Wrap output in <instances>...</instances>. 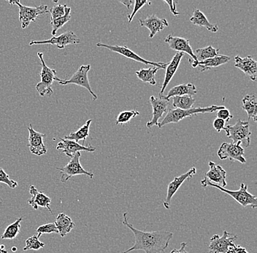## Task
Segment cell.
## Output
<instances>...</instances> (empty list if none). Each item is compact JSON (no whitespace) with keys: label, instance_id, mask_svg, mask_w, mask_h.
Wrapping results in <instances>:
<instances>
[{"label":"cell","instance_id":"28","mask_svg":"<svg viewBox=\"0 0 257 253\" xmlns=\"http://www.w3.org/2000/svg\"><path fill=\"white\" fill-rule=\"evenodd\" d=\"M91 122H92V120H88L86 123L82 126L78 131L70 133L68 135L65 136L64 139H70V140L75 141L76 142H79L80 140H83V144H84L85 140L89 135V128Z\"/></svg>","mask_w":257,"mask_h":253},{"label":"cell","instance_id":"37","mask_svg":"<svg viewBox=\"0 0 257 253\" xmlns=\"http://www.w3.org/2000/svg\"><path fill=\"white\" fill-rule=\"evenodd\" d=\"M66 7H67L66 5H64V6L56 5V6H53L49 11L51 15V21L63 17L65 14Z\"/></svg>","mask_w":257,"mask_h":253},{"label":"cell","instance_id":"14","mask_svg":"<svg viewBox=\"0 0 257 253\" xmlns=\"http://www.w3.org/2000/svg\"><path fill=\"white\" fill-rule=\"evenodd\" d=\"M150 102L153 108V117L152 119L146 123V126L149 129L154 126H158L160 118L168 111L170 99H165L164 96L159 98L152 96L150 97Z\"/></svg>","mask_w":257,"mask_h":253},{"label":"cell","instance_id":"1","mask_svg":"<svg viewBox=\"0 0 257 253\" xmlns=\"http://www.w3.org/2000/svg\"><path fill=\"white\" fill-rule=\"evenodd\" d=\"M122 223L134 233L136 242L131 248L122 253H128L132 251L143 250L146 253L165 252L168 247L169 243L173 236V232L153 231L147 232L138 230L128 222L127 212L123 213Z\"/></svg>","mask_w":257,"mask_h":253},{"label":"cell","instance_id":"27","mask_svg":"<svg viewBox=\"0 0 257 253\" xmlns=\"http://www.w3.org/2000/svg\"><path fill=\"white\" fill-rule=\"evenodd\" d=\"M242 108L248 114V120L253 118V121L256 122L257 102L256 94H247L242 100Z\"/></svg>","mask_w":257,"mask_h":253},{"label":"cell","instance_id":"39","mask_svg":"<svg viewBox=\"0 0 257 253\" xmlns=\"http://www.w3.org/2000/svg\"><path fill=\"white\" fill-rule=\"evenodd\" d=\"M149 4V6L152 5V3L150 2L147 1H141V0H136L135 2V6L134 9H133V13H132L130 15L127 16L128 18V23H131L133 22V19L135 18V16L136 15L137 13L138 12V11H140L143 7L145 6V5Z\"/></svg>","mask_w":257,"mask_h":253},{"label":"cell","instance_id":"42","mask_svg":"<svg viewBox=\"0 0 257 253\" xmlns=\"http://www.w3.org/2000/svg\"><path fill=\"white\" fill-rule=\"evenodd\" d=\"M226 253H248L245 248L242 247L240 245L233 244L229 246Z\"/></svg>","mask_w":257,"mask_h":253},{"label":"cell","instance_id":"5","mask_svg":"<svg viewBox=\"0 0 257 253\" xmlns=\"http://www.w3.org/2000/svg\"><path fill=\"white\" fill-rule=\"evenodd\" d=\"M224 130L226 132V137L232 139L233 143L240 142L245 147L250 145L251 132L249 129L248 121L237 120L235 124L225 126Z\"/></svg>","mask_w":257,"mask_h":253},{"label":"cell","instance_id":"23","mask_svg":"<svg viewBox=\"0 0 257 253\" xmlns=\"http://www.w3.org/2000/svg\"><path fill=\"white\" fill-rule=\"evenodd\" d=\"M184 53L177 52L176 55L172 59L171 62H169L167 68L165 69L166 73H165V80H164L163 83H162V89H161L160 92V97L164 96V92H165L167 86H168L170 82L173 79V76L178 70L181 59L184 57Z\"/></svg>","mask_w":257,"mask_h":253},{"label":"cell","instance_id":"2","mask_svg":"<svg viewBox=\"0 0 257 253\" xmlns=\"http://www.w3.org/2000/svg\"><path fill=\"white\" fill-rule=\"evenodd\" d=\"M224 108H225L224 106L212 105V106L208 107H192V108L186 110H180V109L170 110L165 118L160 123H159L158 126L160 129H162L167 124L180 122L187 117L192 116V115L199 114V113H214V112Z\"/></svg>","mask_w":257,"mask_h":253},{"label":"cell","instance_id":"17","mask_svg":"<svg viewBox=\"0 0 257 253\" xmlns=\"http://www.w3.org/2000/svg\"><path fill=\"white\" fill-rule=\"evenodd\" d=\"M60 140L56 146V149L62 150L64 154L70 158H72L75 153H78V152L86 151L92 153L96 150L95 147L91 146V145H88V146H84L83 145H80L78 142H75V141L64 138H60Z\"/></svg>","mask_w":257,"mask_h":253},{"label":"cell","instance_id":"31","mask_svg":"<svg viewBox=\"0 0 257 253\" xmlns=\"http://www.w3.org/2000/svg\"><path fill=\"white\" fill-rule=\"evenodd\" d=\"M195 53V57L197 58V62H203V61L206 60V59H211V58L220 55L219 49H214V48H213V46H211L203 48V49H197L196 50Z\"/></svg>","mask_w":257,"mask_h":253},{"label":"cell","instance_id":"13","mask_svg":"<svg viewBox=\"0 0 257 253\" xmlns=\"http://www.w3.org/2000/svg\"><path fill=\"white\" fill-rule=\"evenodd\" d=\"M196 173H197V169L195 167L191 168L187 172L181 174L179 177H175L174 180L169 183L166 198L163 203L165 209H170V204H171L172 198L173 196L176 194L178 189L183 185L185 181L190 180L193 176L195 175Z\"/></svg>","mask_w":257,"mask_h":253},{"label":"cell","instance_id":"20","mask_svg":"<svg viewBox=\"0 0 257 253\" xmlns=\"http://www.w3.org/2000/svg\"><path fill=\"white\" fill-rule=\"evenodd\" d=\"M140 25L146 27L150 31L149 38H153L157 33L169 27L168 21L165 19H160L156 15H151L144 19H140Z\"/></svg>","mask_w":257,"mask_h":253},{"label":"cell","instance_id":"6","mask_svg":"<svg viewBox=\"0 0 257 253\" xmlns=\"http://www.w3.org/2000/svg\"><path fill=\"white\" fill-rule=\"evenodd\" d=\"M9 4L16 5L19 9V20L22 24V29H26L30 26L32 22H35L40 16L45 15L49 13L48 6L41 5L39 7L33 8L24 6L21 4L20 2L16 0L8 1Z\"/></svg>","mask_w":257,"mask_h":253},{"label":"cell","instance_id":"7","mask_svg":"<svg viewBox=\"0 0 257 253\" xmlns=\"http://www.w3.org/2000/svg\"><path fill=\"white\" fill-rule=\"evenodd\" d=\"M80 156H81V153L78 152L72 157L70 161L64 167L56 168V169L60 172L61 182H66L71 177L76 175H86L90 178L94 177L93 173L88 172L86 169H83V166L80 164Z\"/></svg>","mask_w":257,"mask_h":253},{"label":"cell","instance_id":"34","mask_svg":"<svg viewBox=\"0 0 257 253\" xmlns=\"http://www.w3.org/2000/svg\"><path fill=\"white\" fill-rule=\"evenodd\" d=\"M140 115V113L137 110H126V111H122L118 114L117 117L115 124L116 125H124L127 124L131 121L132 119L136 118L138 115Z\"/></svg>","mask_w":257,"mask_h":253},{"label":"cell","instance_id":"45","mask_svg":"<svg viewBox=\"0 0 257 253\" xmlns=\"http://www.w3.org/2000/svg\"><path fill=\"white\" fill-rule=\"evenodd\" d=\"M121 4L124 5L126 9H131L132 5L134 4L135 2L131 1V0H126V1H119Z\"/></svg>","mask_w":257,"mask_h":253},{"label":"cell","instance_id":"3","mask_svg":"<svg viewBox=\"0 0 257 253\" xmlns=\"http://www.w3.org/2000/svg\"><path fill=\"white\" fill-rule=\"evenodd\" d=\"M201 185L204 188L205 187H213L218 190H221L223 193L229 195L234 198L238 204L241 206L246 207V206H250L253 209H256L257 207V198L254 195L251 194L248 191V185L246 184L241 183L240 189L237 190H226L224 188L218 186L214 184L210 183V182H205V181L201 180Z\"/></svg>","mask_w":257,"mask_h":253},{"label":"cell","instance_id":"47","mask_svg":"<svg viewBox=\"0 0 257 253\" xmlns=\"http://www.w3.org/2000/svg\"><path fill=\"white\" fill-rule=\"evenodd\" d=\"M13 252H16V250H17V248L16 247H13L12 248Z\"/></svg>","mask_w":257,"mask_h":253},{"label":"cell","instance_id":"18","mask_svg":"<svg viewBox=\"0 0 257 253\" xmlns=\"http://www.w3.org/2000/svg\"><path fill=\"white\" fill-rule=\"evenodd\" d=\"M165 42L168 43L170 49L176 51L177 52L189 54L192 57L191 59H192L194 62H197V58L195 57V54L193 53L189 40L170 35L165 38Z\"/></svg>","mask_w":257,"mask_h":253},{"label":"cell","instance_id":"15","mask_svg":"<svg viewBox=\"0 0 257 253\" xmlns=\"http://www.w3.org/2000/svg\"><path fill=\"white\" fill-rule=\"evenodd\" d=\"M29 131L28 145L30 152L32 154L41 156L46 154L47 148L45 146L43 139L46 137V134L38 132L33 129L32 124H30L27 128Z\"/></svg>","mask_w":257,"mask_h":253},{"label":"cell","instance_id":"38","mask_svg":"<svg viewBox=\"0 0 257 253\" xmlns=\"http://www.w3.org/2000/svg\"><path fill=\"white\" fill-rule=\"evenodd\" d=\"M0 182L6 184L11 188H16L18 186V182L12 180L4 169L0 168Z\"/></svg>","mask_w":257,"mask_h":253},{"label":"cell","instance_id":"22","mask_svg":"<svg viewBox=\"0 0 257 253\" xmlns=\"http://www.w3.org/2000/svg\"><path fill=\"white\" fill-rule=\"evenodd\" d=\"M230 59V57H227V56L218 55L201 62H194L192 59H189V62L194 68L199 67L200 72H204L210 70L211 68H215V67L224 65L229 62Z\"/></svg>","mask_w":257,"mask_h":253},{"label":"cell","instance_id":"10","mask_svg":"<svg viewBox=\"0 0 257 253\" xmlns=\"http://www.w3.org/2000/svg\"><path fill=\"white\" fill-rule=\"evenodd\" d=\"M90 69H91L90 65L80 66L76 73L73 74L70 80L59 79L58 82H59V84L62 85V86L75 84L87 89L88 92L92 96L93 100L95 101L97 99V96L94 94V91L91 89L89 81H88V73L89 72Z\"/></svg>","mask_w":257,"mask_h":253},{"label":"cell","instance_id":"21","mask_svg":"<svg viewBox=\"0 0 257 253\" xmlns=\"http://www.w3.org/2000/svg\"><path fill=\"white\" fill-rule=\"evenodd\" d=\"M31 198L28 200V204L31 205L34 209L37 210L38 207L47 208L51 214H54L51 210L50 205L51 203V198L46 196L43 192H39L38 189L34 185H31L30 189Z\"/></svg>","mask_w":257,"mask_h":253},{"label":"cell","instance_id":"16","mask_svg":"<svg viewBox=\"0 0 257 253\" xmlns=\"http://www.w3.org/2000/svg\"><path fill=\"white\" fill-rule=\"evenodd\" d=\"M208 165L210 169L208 172L205 173L204 178L202 180L224 188L227 185L226 180V171L221 166L216 165L213 161H210Z\"/></svg>","mask_w":257,"mask_h":253},{"label":"cell","instance_id":"19","mask_svg":"<svg viewBox=\"0 0 257 253\" xmlns=\"http://www.w3.org/2000/svg\"><path fill=\"white\" fill-rule=\"evenodd\" d=\"M234 67L248 75L252 81H256L257 62L250 56L245 58L240 56L234 57Z\"/></svg>","mask_w":257,"mask_h":253},{"label":"cell","instance_id":"30","mask_svg":"<svg viewBox=\"0 0 257 253\" xmlns=\"http://www.w3.org/2000/svg\"><path fill=\"white\" fill-rule=\"evenodd\" d=\"M195 99L192 96L185 95L173 97V105L175 109L186 110L192 108Z\"/></svg>","mask_w":257,"mask_h":253},{"label":"cell","instance_id":"12","mask_svg":"<svg viewBox=\"0 0 257 253\" xmlns=\"http://www.w3.org/2000/svg\"><path fill=\"white\" fill-rule=\"evenodd\" d=\"M237 238L236 235L228 233L224 230L222 236L213 235L210 238L208 249L210 253H226L229 246L234 244V241Z\"/></svg>","mask_w":257,"mask_h":253},{"label":"cell","instance_id":"4","mask_svg":"<svg viewBox=\"0 0 257 253\" xmlns=\"http://www.w3.org/2000/svg\"><path fill=\"white\" fill-rule=\"evenodd\" d=\"M38 57H39L41 62L42 68L40 72L41 81L36 85V90L41 97H45L46 95L51 97L54 94L52 89L54 82L59 81V78L56 76V70L49 68L46 65V62L43 59V53H38Z\"/></svg>","mask_w":257,"mask_h":253},{"label":"cell","instance_id":"26","mask_svg":"<svg viewBox=\"0 0 257 253\" xmlns=\"http://www.w3.org/2000/svg\"><path fill=\"white\" fill-rule=\"evenodd\" d=\"M197 94V90L196 86L193 83H186V84L178 85L172 88L169 91L168 95H164V98L165 99H170L171 97H180V96L195 95Z\"/></svg>","mask_w":257,"mask_h":253},{"label":"cell","instance_id":"11","mask_svg":"<svg viewBox=\"0 0 257 253\" xmlns=\"http://www.w3.org/2000/svg\"><path fill=\"white\" fill-rule=\"evenodd\" d=\"M80 39L72 31H67L65 33L61 34L59 36L53 37L51 39L47 41H31L30 43V46H35V45H52L56 46L59 49H65L66 46L69 45L79 44Z\"/></svg>","mask_w":257,"mask_h":253},{"label":"cell","instance_id":"33","mask_svg":"<svg viewBox=\"0 0 257 253\" xmlns=\"http://www.w3.org/2000/svg\"><path fill=\"white\" fill-rule=\"evenodd\" d=\"M23 220V217H19L14 222L8 225L2 235V239H14L20 233L21 222Z\"/></svg>","mask_w":257,"mask_h":253},{"label":"cell","instance_id":"40","mask_svg":"<svg viewBox=\"0 0 257 253\" xmlns=\"http://www.w3.org/2000/svg\"><path fill=\"white\" fill-rule=\"evenodd\" d=\"M217 118L223 120L225 122H227V121H229L232 119L233 116L229 113V110H227L225 107L224 109L218 110V112H217Z\"/></svg>","mask_w":257,"mask_h":253},{"label":"cell","instance_id":"43","mask_svg":"<svg viewBox=\"0 0 257 253\" xmlns=\"http://www.w3.org/2000/svg\"><path fill=\"white\" fill-rule=\"evenodd\" d=\"M165 3L168 5L169 8H170V11L172 14L175 17H178L179 16L180 13L177 11L176 9V3L175 1H168V0H165Z\"/></svg>","mask_w":257,"mask_h":253},{"label":"cell","instance_id":"35","mask_svg":"<svg viewBox=\"0 0 257 253\" xmlns=\"http://www.w3.org/2000/svg\"><path fill=\"white\" fill-rule=\"evenodd\" d=\"M26 246L24 247V251L39 250L41 248L45 247L44 243L40 241L39 238L37 236H33L26 240Z\"/></svg>","mask_w":257,"mask_h":253},{"label":"cell","instance_id":"41","mask_svg":"<svg viewBox=\"0 0 257 253\" xmlns=\"http://www.w3.org/2000/svg\"><path fill=\"white\" fill-rule=\"evenodd\" d=\"M225 123L226 122H225L224 121H223V120L216 118V119L213 121V128H214L215 130H216L217 132L220 133L221 131L224 130Z\"/></svg>","mask_w":257,"mask_h":253},{"label":"cell","instance_id":"36","mask_svg":"<svg viewBox=\"0 0 257 253\" xmlns=\"http://www.w3.org/2000/svg\"><path fill=\"white\" fill-rule=\"evenodd\" d=\"M38 233V238H40L42 235L44 233H59L55 223L51 222V223L44 224V225H40L36 230Z\"/></svg>","mask_w":257,"mask_h":253},{"label":"cell","instance_id":"46","mask_svg":"<svg viewBox=\"0 0 257 253\" xmlns=\"http://www.w3.org/2000/svg\"><path fill=\"white\" fill-rule=\"evenodd\" d=\"M0 253H8V251L6 249V246L4 244H0Z\"/></svg>","mask_w":257,"mask_h":253},{"label":"cell","instance_id":"8","mask_svg":"<svg viewBox=\"0 0 257 253\" xmlns=\"http://www.w3.org/2000/svg\"><path fill=\"white\" fill-rule=\"evenodd\" d=\"M96 46L99 48H104L110 50L112 52L117 53L123 57L127 58V59H132V60L136 61V62H141V63L144 64L146 65H152L154 67H157V68L164 69L167 68L168 63H162V62H151V61L146 60L144 58L139 57L136 53L133 52L132 50L128 49L127 46H110V45L103 44V43H96Z\"/></svg>","mask_w":257,"mask_h":253},{"label":"cell","instance_id":"25","mask_svg":"<svg viewBox=\"0 0 257 253\" xmlns=\"http://www.w3.org/2000/svg\"><path fill=\"white\" fill-rule=\"evenodd\" d=\"M54 223H55L59 234L62 237H64L66 235L68 234L75 227V222L72 221L71 217L66 215L64 213H60L58 214Z\"/></svg>","mask_w":257,"mask_h":253},{"label":"cell","instance_id":"9","mask_svg":"<svg viewBox=\"0 0 257 253\" xmlns=\"http://www.w3.org/2000/svg\"><path fill=\"white\" fill-rule=\"evenodd\" d=\"M244 153H245V150L243 147L241 146L240 142H237L236 144L233 142L232 143L224 142L221 144L218 149L217 154L221 160L229 159L230 161H238L242 164H244L246 162Z\"/></svg>","mask_w":257,"mask_h":253},{"label":"cell","instance_id":"29","mask_svg":"<svg viewBox=\"0 0 257 253\" xmlns=\"http://www.w3.org/2000/svg\"><path fill=\"white\" fill-rule=\"evenodd\" d=\"M160 69L157 67L154 68L141 69L136 72V75L138 77V79L141 80L144 83H148L152 86H155L157 84L154 75L157 73Z\"/></svg>","mask_w":257,"mask_h":253},{"label":"cell","instance_id":"24","mask_svg":"<svg viewBox=\"0 0 257 253\" xmlns=\"http://www.w3.org/2000/svg\"><path fill=\"white\" fill-rule=\"evenodd\" d=\"M191 23L197 27H202L206 28L209 32L216 33L218 31V27L216 25H212L205 14L198 9H194L193 11V16L190 19Z\"/></svg>","mask_w":257,"mask_h":253},{"label":"cell","instance_id":"44","mask_svg":"<svg viewBox=\"0 0 257 253\" xmlns=\"http://www.w3.org/2000/svg\"><path fill=\"white\" fill-rule=\"evenodd\" d=\"M186 246H187V243L182 242L179 249H173L170 253H189L186 250Z\"/></svg>","mask_w":257,"mask_h":253},{"label":"cell","instance_id":"32","mask_svg":"<svg viewBox=\"0 0 257 253\" xmlns=\"http://www.w3.org/2000/svg\"><path fill=\"white\" fill-rule=\"evenodd\" d=\"M70 19H71V9L67 6L65 9V14L63 17L51 21V25L52 27L51 33H52L53 37L56 35L59 29L62 28L65 24L70 22Z\"/></svg>","mask_w":257,"mask_h":253}]
</instances>
